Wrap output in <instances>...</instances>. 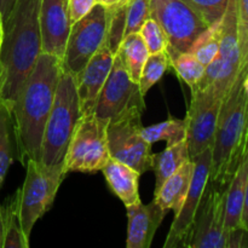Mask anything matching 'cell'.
Listing matches in <instances>:
<instances>
[{
	"label": "cell",
	"instance_id": "cell-1",
	"mask_svg": "<svg viewBox=\"0 0 248 248\" xmlns=\"http://www.w3.org/2000/svg\"><path fill=\"white\" fill-rule=\"evenodd\" d=\"M62 61L41 52L11 107L18 159L40 160L44 130L55 101Z\"/></svg>",
	"mask_w": 248,
	"mask_h": 248
},
{
	"label": "cell",
	"instance_id": "cell-2",
	"mask_svg": "<svg viewBox=\"0 0 248 248\" xmlns=\"http://www.w3.org/2000/svg\"><path fill=\"white\" fill-rule=\"evenodd\" d=\"M40 1L17 0L4 22L0 48V101L10 108L41 55Z\"/></svg>",
	"mask_w": 248,
	"mask_h": 248
},
{
	"label": "cell",
	"instance_id": "cell-3",
	"mask_svg": "<svg viewBox=\"0 0 248 248\" xmlns=\"http://www.w3.org/2000/svg\"><path fill=\"white\" fill-rule=\"evenodd\" d=\"M242 69L222 102L215 140L212 167L208 181L228 188L242 159L248 154V98L244 90Z\"/></svg>",
	"mask_w": 248,
	"mask_h": 248
},
{
	"label": "cell",
	"instance_id": "cell-4",
	"mask_svg": "<svg viewBox=\"0 0 248 248\" xmlns=\"http://www.w3.org/2000/svg\"><path fill=\"white\" fill-rule=\"evenodd\" d=\"M81 116L77 80L62 68L52 109L44 130L39 160L41 165L64 166L68 145Z\"/></svg>",
	"mask_w": 248,
	"mask_h": 248
},
{
	"label": "cell",
	"instance_id": "cell-5",
	"mask_svg": "<svg viewBox=\"0 0 248 248\" xmlns=\"http://www.w3.org/2000/svg\"><path fill=\"white\" fill-rule=\"evenodd\" d=\"M24 167L26 178L18 189L19 218L24 235L29 239L35 223L52 206L67 171L64 166L46 167L35 160H28Z\"/></svg>",
	"mask_w": 248,
	"mask_h": 248
},
{
	"label": "cell",
	"instance_id": "cell-6",
	"mask_svg": "<svg viewBox=\"0 0 248 248\" xmlns=\"http://www.w3.org/2000/svg\"><path fill=\"white\" fill-rule=\"evenodd\" d=\"M107 126L108 121L96 118L94 114L81 116L64 157L67 173H97L102 171L110 159Z\"/></svg>",
	"mask_w": 248,
	"mask_h": 248
},
{
	"label": "cell",
	"instance_id": "cell-7",
	"mask_svg": "<svg viewBox=\"0 0 248 248\" xmlns=\"http://www.w3.org/2000/svg\"><path fill=\"white\" fill-rule=\"evenodd\" d=\"M143 110L144 96L140 93V85L128 77L115 53L113 67L94 106V116L113 123L131 116H142Z\"/></svg>",
	"mask_w": 248,
	"mask_h": 248
},
{
	"label": "cell",
	"instance_id": "cell-8",
	"mask_svg": "<svg viewBox=\"0 0 248 248\" xmlns=\"http://www.w3.org/2000/svg\"><path fill=\"white\" fill-rule=\"evenodd\" d=\"M109 17V9L97 4L91 12L72 24L62 58V68L75 79L107 41Z\"/></svg>",
	"mask_w": 248,
	"mask_h": 248
},
{
	"label": "cell",
	"instance_id": "cell-9",
	"mask_svg": "<svg viewBox=\"0 0 248 248\" xmlns=\"http://www.w3.org/2000/svg\"><path fill=\"white\" fill-rule=\"evenodd\" d=\"M150 16L166 35L170 60L190 51L194 41L207 28L203 19L183 0H150Z\"/></svg>",
	"mask_w": 248,
	"mask_h": 248
},
{
	"label": "cell",
	"instance_id": "cell-10",
	"mask_svg": "<svg viewBox=\"0 0 248 248\" xmlns=\"http://www.w3.org/2000/svg\"><path fill=\"white\" fill-rule=\"evenodd\" d=\"M225 198L227 188L208 181L196 211L186 247L227 248Z\"/></svg>",
	"mask_w": 248,
	"mask_h": 248
},
{
	"label": "cell",
	"instance_id": "cell-11",
	"mask_svg": "<svg viewBox=\"0 0 248 248\" xmlns=\"http://www.w3.org/2000/svg\"><path fill=\"white\" fill-rule=\"evenodd\" d=\"M142 116L108 123L107 138L110 157L135 169L140 174L153 167L152 144L142 135Z\"/></svg>",
	"mask_w": 248,
	"mask_h": 248
},
{
	"label": "cell",
	"instance_id": "cell-12",
	"mask_svg": "<svg viewBox=\"0 0 248 248\" xmlns=\"http://www.w3.org/2000/svg\"><path fill=\"white\" fill-rule=\"evenodd\" d=\"M222 102L223 99L216 96L210 87L191 91V101L186 113V143L190 159L212 147Z\"/></svg>",
	"mask_w": 248,
	"mask_h": 248
},
{
	"label": "cell",
	"instance_id": "cell-13",
	"mask_svg": "<svg viewBox=\"0 0 248 248\" xmlns=\"http://www.w3.org/2000/svg\"><path fill=\"white\" fill-rule=\"evenodd\" d=\"M193 160L195 162V169H194L190 188L181 210L177 215H174V220L172 222L171 229L164 244L165 248L186 247L195 219L196 211L210 179L211 167H212V147L207 148L205 152L199 154Z\"/></svg>",
	"mask_w": 248,
	"mask_h": 248
},
{
	"label": "cell",
	"instance_id": "cell-14",
	"mask_svg": "<svg viewBox=\"0 0 248 248\" xmlns=\"http://www.w3.org/2000/svg\"><path fill=\"white\" fill-rule=\"evenodd\" d=\"M218 57L222 62L219 75L210 87L213 93L224 99L241 72L239 35H237V0H229L220 21V39Z\"/></svg>",
	"mask_w": 248,
	"mask_h": 248
},
{
	"label": "cell",
	"instance_id": "cell-15",
	"mask_svg": "<svg viewBox=\"0 0 248 248\" xmlns=\"http://www.w3.org/2000/svg\"><path fill=\"white\" fill-rule=\"evenodd\" d=\"M39 28L41 52L52 55L62 61L72 29L67 0H41Z\"/></svg>",
	"mask_w": 248,
	"mask_h": 248
},
{
	"label": "cell",
	"instance_id": "cell-16",
	"mask_svg": "<svg viewBox=\"0 0 248 248\" xmlns=\"http://www.w3.org/2000/svg\"><path fill=\"white\" fill-rule=\"evenodd\" d=\"M114 57L115 53L104 43L75 79L82 116L93 114L99 92L106 84L113 67Z\"/></svg>",
	"mask_w": 248,
	"mask_h": 248
},
{
	"label": "cell",
	"instance_id": "cell-17",
	"mask_svg": "<svg viewBox=\"0 0 248 248\" xmlns=\"http://www.w3.org/2000/svg\"><path fill=\"white\" fill-rule=\"evenodd\" d=\"M127 210V248H150L157 229L161 225L167 211H165L156 201L126 206Z\"/></svg>",
	"mask_w": 248,
	"mask_h": 248
},
{
	"label": "cell",
	"instance_id": "cell-18",
	"mask_svg": "<svg viewBox=\"0 0 248 248\" xmlns=\"http://www.w3.org/2000/svg\"><path fill=\"white\" fill-rule=\"evenodd\" d=\"M104 178L110 188L125 206L140 202V172L128 165L110 157L102 169Z\"/></svg>",
	"mask_w": 248,
	"mask_h": 248
},
{
	"label": "cell",
	"instance_id": "cell-19",
	"mask_svg": "<svg viewBox=\"0 0 248 248\" xmlns=\"http://www.w3.org/2000/svg\"><path fill=\"white\" fill-rule=\"evenodd\" d=\"M194 169H195V162L193 159L184 162L154 194V200L165 211L170 212L172 210L174 215H177L181 210L190 188Z\"/></svg>",
	"mask_w": 248,
	"mask_h": 248
},
{
	"label": "cell",
	"instance_id": "cell-20",
	"mask_svg": "<svg viewBox=\"0 0 248 248\" xmlns=\"http://www.w3.org/2000/svg\"><path fill=\"white\" fill-rule=\"evenodd\" d=\"M248 177V154L242 159L227 188L225 198V230L241 227L242 210L245 202V190Z\"/></svg>",
	"mask_w": 248,
	"mask_h": 248
},
{
	"label": "cell",
	"instance_id": "cell-21",
	"mask_svg": "<svg viewBox=\"0 0 248 248\" xmlns=\"http://www.w3.org/2000/svg\"><path fill=\"white\" fill-rule=\"evenodd\" d=\"M188 160H190V155H189L186 140L174 143V144H167L161 153L154 154L152 167L155 173V178H156L154 194L161 188L167 178H170Z\"/></svg>",
	"mask_w": 248,
	"mask_h": 248
},
{
	"label": "cell",
	"instance_id": "cell-22",
	"mask_svg": "<svg viewBox=\"0 0 248 248\" xmlns=\"http://www.w3.org/2000/svg\"><path fill=\"white\" fill-rule=\"evenodd\" d=\"M116 55L120 58L128 77L135 82H140V73L149 57V50L140 33L125 36L119 45Z\"/></svg>",
	"mask_w": 248,
	"mask_h": 248
},
{
	"label": "cell",
	"instance_id": "cell-23",
	"mask_svg": "<svg viewBox=\"0 0 248 248\" xmlns=\"http://www.w3.org/2000/svg\"><path fill=\"white\" fill-rule=\"evenodd\" d=\"M15 140L11 108L0 101V190L10 166L14 162Z\"/></svg>",
	"mask_w": 248,
	"mask_h": 248
},
{
	"label": "cell",
	"instance_id": "cell-24",
	"mask_svg": "<svg viewBox=\"0 0 248 248\" xmlns=\"http://www.w3.org/2000/svg\"><path fill=\"white\" fill-rule=\"evenodd\" d=\"M4 215V246L2 248H28L29 239L24 235L19 218V191L9 199L7 203L2 206Z\"/></svg>",
	"mask_w": 248,
	"mask_h": 248
},
{
	"label": "cell",
	"instance_id": "cell-25",
	"mask_svg": "<svg viewBox=\"0 0 248 248\" xmlns=\"http://www.w3.org/2000/svg\"><path fill=\"white\" fill-rule=\"evenodd\" d=\"M186 132H188L186 116L184 119L170 116L167 120L162 123L142 128L143 137L150 144H154L160 140H166L167 144H174V143L186 140Z\"/></svg>",
	"mask_w": 248,
	"mask_h": 248
},
{
	"label": "cell",
	"instance_id": "cell-26",
	"mask_svg": "<svg viewBox=\"0 0 248 248\" xmlns=\"http://www.w3.org/2000/svg\"><path fill=\"white\" fill-rule=\"evenodd\" d=\"M220 39V22L207 27L194 41L190 52L202 63L208 65L218 55Z\"/></svg>",
	"mask_w": 248,
	"mask_h": 248
},
{
	"label": "cell",
	"instance_id": "cell-27",
	"mask_svg": "<svg viewBox=\"0 0 248 248\" xmlns=\"http://www.w3.org/2000/svg\"><path fill=\"white\" fill-rule=\"evenodd\" d=\"M171 65L170 63V56L167 51H161V52L153 53L149 55L144 67H143L142 73L140 78V93L145 97L150 89L155 84L159 82V80L164 77L167 68Z\"/></svg>",
	"mask_w": 248,
	"mask_h": 248
},
{
	"label": "cell",
	"instance_id": "cell-28",
	"mask_svg": "<svg viewBox=\"0 0 248 248\" xmlns=\"http://www.w3.org/2000/svg\"><path fill=\"white\" fill-rule=\"evenodd\" d=\"M170 63L179 79L183 80L190 89L198 84L206 69L205 65L190 51L178 53L170 60Z\"/></svg>",
	"mask_w": 248,
	"mask_h": 248
},
{
	"label": "cell",
	"instance_id": "cell-29",
	"mask_svg": "<svg viewBox=\"0 0 248 248\" xmlns=\"http://www.w3.org/2000/svg\"><path fill=\"white\" fill-rule=\"evenodd\" d=\"M183 1L203 19L207 27H210L222 21L229 0H183Z\"/></svg>",
	"mask_w": 248,
	"mask_h": 248
},
{
	"label": "cell",
	"instance_id": "cell-30",
	"mask_svg": "<svg viewBox=\"0 0 248 248\" xmlns=\"http://www.w3.org/2000/svg\"><path fill=\"white\" fill-rule=\"evenodd\" d=\"M150 17V0H130L126 9L124 38L132 33H138L143 23Z\"/></svg>",
	"mask_w": 248,
	"mask_h": 248
},
{
	"label": "cell",
	"instance_id": "cell-31",
	"mask_svg": "<svg viewBox=\"0 0 248 248\" xmlns=\"http://www.w3.org/2000/svg\"><path fill=\"white\" fill-rule=\"evenodd\" d=\"M138 33L140 34V36L144 40L150 55L161 52V51H167L169 41H167L166 35H165L160 24L153 17L148 18L143 23Z\"/></svg>",
	"mask_w": 248,
	"mask_h": 248
},
{
	"label": "cell",
	"instance_id": "cell-32",
	"mask_svg": "<svg viewBox=\"0 0 248 248\" xmlns=\"http://www.w3.org/2000/svg\"><path fill=\"white\" fill-rule=\"evenodd\" d=\"M237 35L241 69H248V0H237Z\"/></svg>",
	"mask_w": 248,
	"mask_h": 248
},
{
	"label": "cell",
	"instance_id": "cell-33",
	"mask_svg": "<svg viewBox=\"0 0 248 248\" xmlns=\"http://www.w3.org/2000/svg\"><path fill=\"white\" fill-rule=\"evenodd\" d=\"M70 22L75 23L86 16L97 5V0H67Z\"/></svg>",
	"mask_w": 248,
	"mask_h": 248
},
{
	"label": "cell",
	"instance_id": "cell-34",
	"mask_svg": "<svg viewBox=\"0 0 248 248\" xmlns=\"http://www.w3.org/2000/svg\"><path fill=\"white\" fill-rule=\"evenodd\" d=\"M17 0H0V12H1L2 21H6L14 9Z\"/></svg>",
	"mask_w": 248,
	"mask_h": 248
},
{
	"label": "cell",
	"instance_id": "cell-35",
	"mask_svg": "<svg viewBox=\"0 0 248 248\" xmlns=\"http://www.w3.org/2000/svg\"><path fill=\"white\" fill-rule=\"evenodd\" d=\"M241 227L248 230V177L246 182V190H245V202H244V210H242V217H241Z\"/></svg>",
	"mask_w": 248,
	"mask_h": 248
},
{
	"label": "cell",
	"instance_id": "cell-36",
	"mask_svg": "<svg viewBox=\"0 0 248 248\" xmlns=\"http://www.w3.org/2000/svg\"><path fill=\"white\" fill-rule=\"evenodd\" d=\"M130 0H97V4L103 5L107 9H115V7L123 6V5L127 4Z\"/></svg>",
	"mask_w": 248,
	"mask_h": 248
},
{
	"label": "cell",
	"instance_id": "cell-37",
	"mask_svg": "<svg viewBox=\"0 0 248 248\" xmlns=\"http://www.w3.org/2000/svg\"><path fill=\"white\" fill-rule=\"evenodd\" d=\"M4 215H2V206L0 205V248H2V246H4Z\"/></svg>",
	"mask_w": 248,
	"mask_h": 248
},
{
	"label": "cell",
	"instance_id": "cell-38",
	"mask_svg": "<svg viewBox=\"0 0 248 248\" xmlns=\"http://www.w3.org/2000/svg\"><path fill=\"white\" fill-rule=\"evenodd\" d=\"M2 38H4V21H2L1 12H0V48H1Z\"/></svg>",
	"mask_w": 248,
	"mask_h": 248
},
{
	"label": "cell",
	"instance_id": "cell-39",
	"mask_svg": "<svg viewBox=\"0 0 248 248\" xmlns=\"http://www.w3.org/2000/svg\"><path fill=\"white\" fill-rule=\"evenodd\" d=\"M242 85H244V90H245V92H246V96L248 98V72L245 74L244 82H242Z\"/></svg>",
	"mask_w": 248,
	"mask_h": 248
}]
</instances>
